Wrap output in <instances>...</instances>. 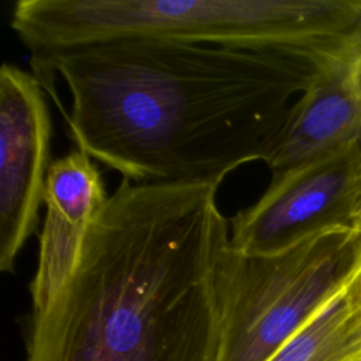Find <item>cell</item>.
Wrapping results in <instances>:
<instances>
[{"mask_svg":"<svg viewBox=\"0 0 361 361\" xmlns=\"http://www.w3.org/2000/svg\"><path fill=\"white\" fill-rule=\"evenodd\" d=\"M44 87L71 93L69 137L134 183L220 186L267 161L306 89L307 54L161 39L82 47L32 59Z\"/></svg>","mask_w":361,"mask_h":361,"instance_id":"6da1fadb","label":"cell"},{"mask_svg":"<svg viewBox=\"0 0 361 361\" xmlns=\"http://www.w3.org/2000/svg\"><path fill=\"white\" fill-rule=\"evenodd\" d=\"M361 217V141L271 178L264 195L230 221L231 250L267 255Z\"/></svg>","mask_w":361,"mask_h":361,"instance_id":"5b68a950","label":"cell"},{"mask_svg":"<svg viewBox=\"0 0 361 361\" xmlns=\"http://www.w3.org/2000/svg\"><path fill=\"white\" fill-rule=\"evenodd\" d=\"M347 283L267 361H361V320Z\"/></svg>","mask_w":361,"mask_h":361,"instance_id":"9c48e42d","label":"cell"},{"mask_svg":"<svg viewBox=\"0 0 361 361\" xmlns=\"http://www.w3.org/2000/svg\"><path fill=\"white\" fill-rule=\"evenodd\" d=\"M312 78L292 103L265 161L272 178L361 141V10L310 56Z\"/></svg>","mask_w":361,"mask_h":361,"instance_id":"52a82bcc","label":"cell"},{"mask_svg":"<svg viewBox=\"0 0 361 361\" xmlns=\"http://www.w3.org/2000/svg\"><path fill=\"white\" fill-rule=\"evenodd\" d=\"M217 189L121 178L72 276L31 312L25 361H217Z\"/></svg>","mask_w":361,"mask_h":361,"instance_id":"7a4b0ae2","label":"cell"},{"mask_svg":"<svg viewBox=\"0 0 361 361\" xmlns=\"http://www.w3.org/2000/svg\"><path fill=\"white\" fill-rule=\"evenodd\" d=\"M358 226H360L358 257H357V262H355L353 275L347 283V293H348V298L361 320V217L358 220Z\"/></svg>","mask_w":361,"mask_h":361,"instance_id":"30bf717a","label":"cell"},{"mask_svg":"<svg viewBox=\"0 0 361 361\" xmlns=\"http://www.w3.org/2000/svg\"><path fill=\"white\" fill-rule=\"evenodd\" d=\"M109 200L102 172L82 149L52 161L45 185V219L38 264L30 282L32 312L44 309L72 276L90 226Z\"/></svg>","mask_w":361,"mask_h":361,"instance_id":"ba28073f","label":"cell"},{"mask_svg":"<svg viewBox=\"0 0 361 361\" xmlns=\"http://www.w3.org/2000/svg\"><path fill=\"white\" fill-rule=\"evenodd\" d=\"M358 247V224L267 255L227 245L216 271L217 361H267L348 282Z\"/></svg>","mask_w":361,"mask_h":361,"instance_id":"277c9868","label":"cell"},{"mask_svg":"<svg viewBox=\"0 0 361 361\" xmlns=\"http://www.w3.org/2000/svg\"><path fill=\"white\" fill-rule=\"evenodd\" d=\"M39 79L17 65L0 69V269L16 261L38 224L51 161L52 121Z\"/></svg>","mask_w":361,"mask_h":361,"instance_id":"8992f818","label":"cell"},{"mask_svg":"<svg viewBox=\"0 0 361 361\" xmlns=\"http://www.w3.org/2000/svg\"><path fill=\"white\" fill-rule=\"evenodd\" d=\"M360 10L361 0H18L10 27L31 61L133 39L309 54Z\"/></svg>","mask_w":361,"mask_h":361,"instance_id":"3957f363","label":"cell"}]
</instances>
